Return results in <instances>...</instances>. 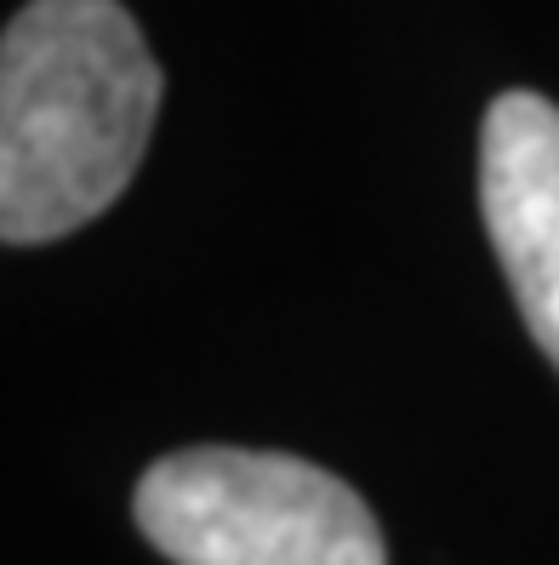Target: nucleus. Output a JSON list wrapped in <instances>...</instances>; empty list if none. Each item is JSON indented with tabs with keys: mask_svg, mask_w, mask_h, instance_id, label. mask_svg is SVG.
<instances>
[{
	"mask_svg": "<svg viewBox=\"0 0 559 565\" xmlns=\"http://www.w3.org/2000/svg\"><path fill=\"white\" fill-rule=\"evenodd\" d=\"M131 514L172 565H388L366 497L286 451H172L149 462Z\"/></svg>",
	"mask_w": 559,
	"mask_h": 565,
	"instance_id": "obj_2",
	"label": "nucleus"
},
{
	"mask_svg": "<svg viewBox=\"0 0 559 565\" xmlns=\"http://www.w3.org/2000/svg\"><path fill=\"white\" fill-rule=\"evenodd\" d=\"M160 115V63L120 0H29L0 41V235L41 246L104 217Z\"/></svg>",
	"mask_w": 559,
	"mask_h": 565,
	"instance_id": "obj_1",
	"label": "nucleus"
},
{
	"mask_svg": "<svg viewBox=\"0 0 559 565\" xmlns=\"http://www.w3.org/2000/svg\"><path fill=\"white\" fill-rule=\"evenodd\" d=\"M480 212L525 331L559 372V109L503 92L480 131Z\"/></svg>",
	"mask_w": 559,
	"mask_h": 565,
	"instance_id": "obj_3",
	"label": "nucleus"
}]
</instances>
